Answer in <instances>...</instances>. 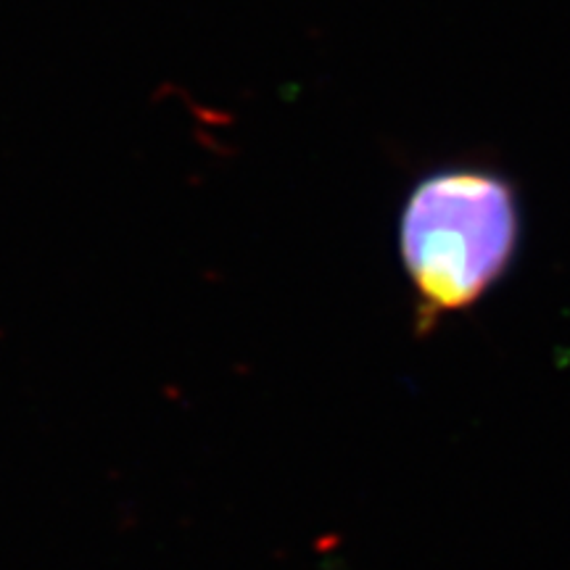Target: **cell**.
<instances>
[{"label":"cell","mask_w":570,"mask_h":570,"mask_svg":"<svg viewBox=\"0 0 570 570\" xmlns=\"http://www.w3.org/2000/svg\"><path fill=\"white\" fill-rule=\"evenodd\" d=\"M520 244V202L489 167H441L410 190L399 254L417 296L420 327L473 306L508 273Z\"/></svg>","instance_id":"6da1fadb"}]
</instances>
